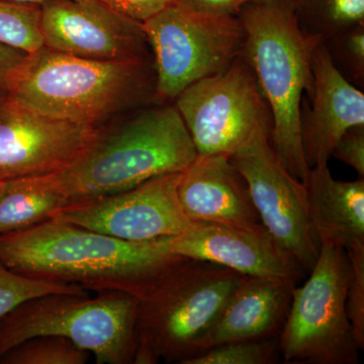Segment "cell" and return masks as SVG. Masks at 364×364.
I'll list each match as a JSON object with an SVG mask.
<instances>
[{
	"label": "cell",
	"mask_w": 364,
	"mask_h": 364,
	"mask_svg": "<svg viewBox=\"0 0 364 364\" xmlns=\"http://www.w3.org/2000/svg\"><path fill=\"white\" fill-rule=\"evenodd\" d=\"M172 238L124 241L50 219L0 235V261L32 279L140 299L183 258L172 252Z\"/></svg>",
	"instance_id": "1"
},
{
	"label": "cell",
	"mask_w": 364,
	"mask_h": 364,
	"mask_svg": "<svg viewBox=\"0 0 364 364\" xmlns=\"http://www.w3.org/2000/svg\"><path fill=\"white\" fill-rule=\"evenodd\" d=\"M196 156L173 102H154L117 123L98 126L77 156L49 177L68 203L83 202L183 171Z\"/></svg>",
	"instance_id": "2"
},
{
	"label": "cell",
	"mask_w": 364,
	"mask_h": 364,
	"mask_svg": "<svg viewBox=\"0 0 364 364\" xmlns=\"http://www.w3.org/2000/svg\"><path fill=\"white\" fill-rule=\"evenodd\" d=\"M155 85L150 59L95 61L43 46L26 56L7 97L45 116L98 127L114 114L156 102Z\"/></svg>",
	"instance_id": "3"
},
{
	"label": "cell",
	"mask_w": 364,
	"mask_h": 364,
	"mask_svg": "<svg viewBox=\"0 0 364 364\" xmlns=\"http://www.w3.org/2000/svg\"><path fill=\"white\" fill-rule=\"evenodd\" d=\"M244 32L242 56L252 69L272 116L270 145L291 176L310 173L301 148V100L313 91L312 56L322 41L299 28L287 0L250 1L238 14Z\"/></svg>",
	"instance_id": "4"
},
{
	"label": "cell",
	"mask_w": 364,
	"mask_h": 364,
	"mask_svg": "<svg viewBox=\"0 0 364 364\" xmlns=\"http://www.w3.org/2000/svg\"><path fill=\"white\" fill-rule=\"evenodd\" d=\"M244 275L231 268L183 257L139 299L135 364H184L220 318Z\"/></svg>",
	"instance_id": "5"
},
{
	"label": "cell",
	"mask_w": 364,
	"mask_h": 364,
	"mask_svg": "<svg viewBox=\"0 0 364 364\" xmlns=\"http://www.w3.org/2000/svg\"><path fill=\"white\" fill-rule=\"evenodd\" d=\"M139 299L122 291L49 294L23 301L0 320V358L38 336L65 337L92 353L97 364L134 363Z\"/></svg>",
	"instance_id": "6"
},
{
	"label": "cell",
	"mask_w": 364,
	"mask_h": 364,
	"mask_svg": "<svg viewBox=\"0 0 364 364\" xmlns=\"http://www.w3.org/2000/svg\"><path fill=\"white\" fill-rule=\"evenodd\" d=\"M310 279L294 287L279 337L286 363L358 364L359 351L346 310L352 267L344 249L321 242Z\"/></svg>",
	"instance_id": "7"
},
{
	"label": "cell",
	"mask_w": 364,
	"mask_h": 364,
	"mask_svg": "<svg viewBox=\"0 0 364 364\" xmlns=\"http://www.w3.org/2000/svg\"><path fill=\"white\" fill-rule=\"evenodd\" d=\"M154 65L155 100L173 102L189 85L221 73L243 50L238 16H205L171 4L142 23Z\"/></svg>",
	"instance_id": "8"
},
{
	"label": "cell",
	"mask_w": 364,
	"mask_h": 364,
	"mask_svg": "<svg viewBox=\"0 0 364 364\" xmlns=\"http://www.w3.org/2000/svg\"><path fill=\"white\" fill-rule=\"evenodd\" d=\"M173 104L198 155H231L258 131L272 133V112L242 54L226 70L189 85Z\"/></svg>",
	"instance_id": "9"
},
{
	"label": "cell",
	"mask_w": 364,
	"mask_h": 364,
	"mask_svg": "<svg viewBox=\"0 0 364 364\" xmlns=\"http://www.w3.org/2000/svg\"><path fill=\"white\" fill-rule=\"evenodd\" d=\"M269 136V132L258 131L230 160L247 181L263 226L310 272L320 245L309 218L305 183L289 173Z\"/></svg>",
	"instance_id": "10"
},
{
	"label": "cell",
	"mask_w": 364,
	"mask_h": 364,
	"mask_svg": "<svg viewBox=\"0 0 364 364\" xmlns=\"http://www.w3.org/2000/svg\"><path fill=\"white\" fill-rule=\"evenodd\" d=\"M181 172L153 177L114 195L68 203L51 219L124 241L176 237L191 223L182 210L177 193Z\"/></svg>",
	"instance_id": "11"
},
{
	"label": "cell",
	"mask_w": 364,
	"mask_h": 364,
	"mask_svg": "<svg viewBox=\"0 0 364 364\" xmlns=\"http://www.w3.org/2000/svg\"><path fill=\"white\" fill-rule=\"evenodd\" d=\"M46 47L95 61L150 59L142 23L104 0H47L41 4Z\"/></svg>",
	"instance_id": "12"
},
{
	"label": "cell",
	"mask_w": 364,
	"mask_h": 364,
	"mask_svg": "<svg viewBox=\"0 0 364 364\" xmlns=\"http://www.w3.org/2000/svg\"><path fill=\"white\" fill-rule=\"evenodd\" d=\"M97 128L0 98V182L56 173L77 156Z\"/></svg>",
	"instance_id": "13"
},
{
	"label": "cell",
	"mask_w": 364,
	"mask_h": 364,
	"mask_svg": "<svg viewBox=\"0 0 364 364\" xmlns=\"http://www.w3.org/2000/svg\"><path fill=\"white\" fill-rule=\"evenodd\" d=\"M171 251L249 277L289 279L298 284L306 273L299 261L277 243L262 224L191 222L172 238Z\"/></svg>",
	"instance_id": "14"
},
{
	"label": "cell",
	"mask_w": 364,
	"mask_h": 364,
	"mask_svg": "<svg viewBox=\"0 0 364 364\" xmlns=\"http://www.w3.org/2000/svg\"><path fill=\"white\" fill-rule=\"evenodd\" d=\"M313 91L301 100L299 134L310 168L328 164L342 135L364 124V93L346 80L333 65L321 43L312 56Z\"/></svg>",
	"instance_id": "15"
},
{
	"label": "cell",
	"mask_w": 364,
	"mask_h": 364,
	"mask_svg": "<svg viewBox=\"0 0 364 364\" xmlns=\"http://www.w3.org/2000/svg\"><path fill=\"white\" fill-rule=\"evenodd\" d=\"M177 193L191 222L262 224L248 182L230 155H198L181 172Z\"/></svg>",
	"instance_id": "16"
},
{
	"label": "cell",
	"mask_w": 364,
	"mask_h": 364,
	"mask_svg": "<svg viewBox=\"0 0 364 364\" xmlns=\"http://www.w3.org/2000/svg\"><path fill=\"white\" fill-rule=\"evenodd\" d=\"M296 286L293 280L244 275L198 354L229 342L279 339Z\"/></svg>",
	"instance_id": "17"
},
{
	"label": "cell",
	"mask_w": 364,
	"mask_h": 364,
	"mask_svg": "<svg viewBox=\"0 0 364 364\" xmlns=\"http://www.w3.org/2000/svg\"><path fill=\"white\" fill-rule=\"evenodd\" d=\"M309 218L320 245L364 247V178L336 181L328 164L310 169L305 182Z\"/></svg>",
	"instance_id": "18"
},
{
	"label": "cell",
	"mask_w": 364,
	"mask_h": 364,
	"mask_svg": "<svg viewBox=\"0 0 364 364\" xmlns=\"http://www.w3.org/2000/svg\"><path fill=\"white\" fill-rule=\"evenodd\" d=\"M66 205L68 200L49 176L4 182L0 191V235L48 221Z\"/></svg>",
	"instance_id": "19"
},
{
	"label": "cell",
	"mask_w": 364,
	"mask_h": 364,
	"mask_svg": "<svg viewBox=\"0 0 364 364\" xmlns=\"http://www.w3.org/2000/svg\"><path fill=\"white\" fill-rule=\"evenodd\" d=\"M299 28L324 41L335 33L364 25V0H287Z\"/></svg>",
	"instance_id": "20"
},
{
	"label": "cell",
	"mask_w": 364,
	"mask_h": 364,
	"mask_svg": "<svg viewBox=\"0 0 364 364\" xmlns=\"http://www.w3.org/2000/svg\"><path fill=\"white\" fill-rule=\"evenodd\" d=\"M90 353L60 336L33 337L16 345L0 358L1 364H85Z\"/></svg>",
	"instance_id": "21"
},
{
	"label": "cell",
	"mask_w": 364,
	"mask_h": 364,
	"mask_svg": "<svg viewBox=\"0 0 364 364\" xmlns=\"http://www.w3.org/2000/svg\"><path fill=\"white\" fill-rule=\"evenodd\" d=\"M0 42L28 54L43 47L40 6L0 0Z\"/></svg>",
	"instance_id": "22"
},
{
	"label": "cell",
	"mask_w": 364,
	"mask_h": 364,
	"mask_svg": "<svg viewBox=\"0 0 364 364\" xmlns=\"http://www.w3.org/2000/svg\"><path fill=\"white\" fill-rule=\"evenodd\" d=\"M59 293L88 294L79 287L25 277L0 261V320L28 299Z\"/></svg>",
	"instance_id": "23"
},
{
	"label": "cell",
	"mask_w": 364,
	"mask_h": 364,
	"mask_svg": "<svg viewBox=\"0 0 364 364\" xmlns=\"http://www.w3.org/2000/svg\"><path fill=\"white\" fill-rule=\"evenodd\" d=\"M280 356L279 339L245 340L212 347L184 364H274Z\"/></svg>",
	"instance_id": "24"
},
{
	"label": "cell",
	"mask_w": 364,
	"mask_h": 364,
	"mask_svg": "<svg viewBox=\"0 0 364 364\" xmlns=\"http://www.w3.org/2000/svg\"><path fill=\"white\" fill-rule=\"evenodd\" d=\"M333 65L352 85L364 88V25L335 33L323 41Z\"/></svg>",
	"instance_id": "25"
},
{
	"label": "cell",
	"mask_w": 364,
	"mask_h": 364,
	"mask_svg": "<svg viewBox=\"0 0 364 364\" xmlns=\"http://www.w3.org/2000/svg\"><path fill=\"white\" fill-rule=\"evenodd\" d=\"M350 259L352 277L347 291L346 310L358 348L364 347V247L346 251Z\"/></svg>",
	"instance_id": "26"
},
{
	"label": "cell",
	"mask_w": 364,
	"mask_h": 364,
	"mask_svg": "<svg viewBox=\"0 0 364 364\" xmlns=\"http://www.w3.org/2000/svg\"><path fill=\"white\" fill-rule=\"evenodd\" d=\"M349 165L359 177H364V124L348 129L339 139L332 156Z\"/></svg>",
	"instance_id": "27"
},
{
	"label": "cell",
	"mask_w": 364,
	"mask_h": 364,
	"mask_svg": "<svg viewBox=\"0 0 364 364\" xmlns=\"http://www.w3.org/2000/svg\"><path fill=\"white\" fill-rule=\"evenodd\" d=\"M251 0H172V4L189 13L205 16H237Z\"/></svg>",
	"instance_id": "28"
},
{
	"label": "cell",
	"mask_w": 364,
	"mask_h": 364,
	"mask_svg": "<svg viewBox=\"0 0 364 364\" xmlns=\"http://www.w3.org/2000/svg\"><path fill=\"white\" fill-rule=\"evenodd\" d=\"M28 53L0 42V98L7 97L11 82Z\"/></svg>",
	"instance_id": "29"
},
{
	"label": "cell",
	"mask_w": 364,
	"mask_h": 364,
	"mask_svg": "<svg viewBox=\"0 0 364 364\" xmlns=\"http://www.w3.org/2000/svg\"><path fill=\"white\" fill-rule=\"evenodd\" d=\"M119 13L143 23L172 4V0H104Z\"/></svg>",
	"instance_id": "30"
},
{
	"label": "cell",
	"mask_w": 364,
	"mask_h": 364,
	"mask_svg": "<svg viewBox=\"0 0 364 364\" xmlns=\"http://www.w3.org/2000/svg\"><path fill=\"white\" fill-rule=\"evenodd\" d=\"M6 1L14 2V4H32V6H41L47 0H6Z\"/></svg>",
	"instance_id": "31"
},
{
	"label": "cell",
	"mask_w": 364,
	"mask_h": 364,
	"mask_svg": "<svg viewBox=\"0 0 364 364\" xmlns=\"http://www.w3.org/2000/svg\"><path fill=\"white\" fill-rule=\"evenodd\" d=\"M251 1H267V0H251Z\"/></svg>",
	"instance_id": "32"
},
{
	"label": "cell",
	"mask_w": 364,
	"mask_h": 364,
	"mask_svg": "<svg viewBox=\"0 0 364 364\" xmlns=\"http://www.w3.org/2000/svg\"><path fill=\"white\" fill-rule=\"evenodd\" d=\"M2 183H4V182H0V191H1L2 188Z\"/></svg>",
	"instance_id": "33"
}]
</instances>
